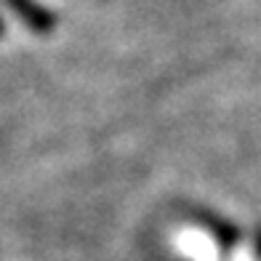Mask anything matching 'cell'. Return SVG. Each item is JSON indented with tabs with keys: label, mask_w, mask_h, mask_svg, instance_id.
I'll return each mask as SVG.
<instances>
[{
	"label": "cell",
	"mask_w": 261,
	"mask_h": 261,
	"mask_svg": "<svg viewBox=\"0 0 261 261\" xmlns=\"http://www.w3.org/2000/svg\"><path fill=\"white\" fill-rule=\"evenodd\" d=\"M0 32H3V21H0Z\"/></svg>",
	"instance_id": "obj_2"
},
{
	"label": "cell",
	"mask_w": 261,
	"mask_h": 261,
	"mask_svg": "<svg viewBox=\"0 0 261 261\" xmlns=\"http://www.w3.org/2000/svg\"><path fill=\"white\" fill-rule=\"evenodd\" d=\"M3 3L35 32H51L56 27V14L43 8L38 0H3Z\"/></svg>",
	"instance_id": "obj_1"
},
{
	"label": "cell",
	"mask_w": 261,
	"mask_h": 261,
	"mask_svg": "<svg viewBox=\"0 0 261 261\" xmlns=\"http://www.w3.org/2000/svg\"><path fill=\"white\" fill-rule=\"evenodd\" d=\"M258 245H261V240H258Z\"/></svg>",
	"instance_id": "obj_3"
}]
</instances>
